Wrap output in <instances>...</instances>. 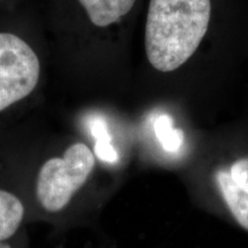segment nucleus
I'll return each mask as SVG.
<instances>
[{"label":"nucleus","mask_w":248,"mask_h":248,"mask_svg":"<svg viewBox=\"0 0 248 248\" xmlns=\"http://www.w3.org/2000/svg\"><path fill=\"white\" fill-rule=\"evenodd\" d=\"M137 48L132 91L203 107L248 59V0H145Z\"/></svg>","instance_id":"nucleus-1"},{"label":"nucleus","mask_w":248,"mask_h":248,"mask_svg":"<svg viewBox=\"0 0 248 248\" xmlns=\"http://www.w3.org/2000/svg\"><path fill=\"white\" fill-rule=\"evenodd\" d=\"M144 6L145 0H46L40 14L51 69L79 94H128Z\"/></svg>","instance_id":"nucleus-2"},{"label":"nucleus","mask_w":248,"mask_h":248,"mask_svg":"<svg viewBox=\"0 0 248 248\" xmlns=\"http://www.w3.org/2000/svg\"><path fill=\"white\" fill-rule=\"evenodd\" d=\"M49 69L40 12L29 1L0 8V128L36 104Z\"/></svg>","instance_id":"nucleus-3"},{"label":"nucleus","mask_w":248,"mask_h":248,"mask_svg":"<svg viewBox=\"0 0 248 248\" xmlns=\"http://www.w3.org/2000/svg\"><path fill=\"white\" fill-rule=\"evenodd\" d=\"M95 144L75 139L61 154L46 159L39 167L35 181V194L43 209L59 213L92 177L97 166Z\"/></svg>","instance_id":"nucleus-4"},{"label":"nucleus","mask_w":248,"mask_h":248,"mask_svg":"<svg viewBox=\"0 0 248 248\" xmlns=\"http://www.w3.org/2000/svg\"><path fill=\"white\" fill-rule=\"evenodd\" d=\"M212 181L223 204L235 222L248 231V193L238 187L229 178L221 166H216L212 172Z\"/></svg>","instance_id":"nucleus-5"},{"label":"nucleus","mask_w":248,"mask_h":248,"mask_svg":"<svg viewBox=\"0 0 248 248\" xmlns=\"http://www.w3.org/2000/svg\"><path fill=\"white\" fill-rule=\"evenodd\" d=\"M24 204L13 192L0 187V243L16 233L24 218Z\"/></svg>","instance_id":"nucleus-6"},{"label":"nucleus","mask_w":248,"mask_h":248,"mask_svg":"<svg viewBox=\"0 0 248 248\" xmlns=\"http://www.w3.org/2000/svg\"><path fill=\"white\" fill-rule=\"evenodd\" d=\"M229 178L238 187L248 193V152L235 154L231 160L224 163H219Z\"/></svg>","instance_id":"nucleus-7"},{"label":"nucleus","mask_w":248,"mask_h":248,"mask_svg":"<svg viewBox=\"0 0 248 248\" xmlns=\"http://www.w3.org/2000/svg\"><path fill=\"white\" fill-rule=\"evenodd\" d=\"M28 1L29 0H0V8L14 7V6L26 4Z\"/></svg>","instance_id":"nucleus-8"},{"label":"nucleus","mask_w":248,"mask_h":248,"mask_svg":"<svg viewBox=\"0 0 248 248\" xmlns=\"http://www.w3.org/2000/svg\"><path fill=\"white\" fill-rule=\"evenodd\" d=\"M0 248H12V247L6 243H0Z\"/></svg>","instance_id":"nucleus-9"}]
</instances>
